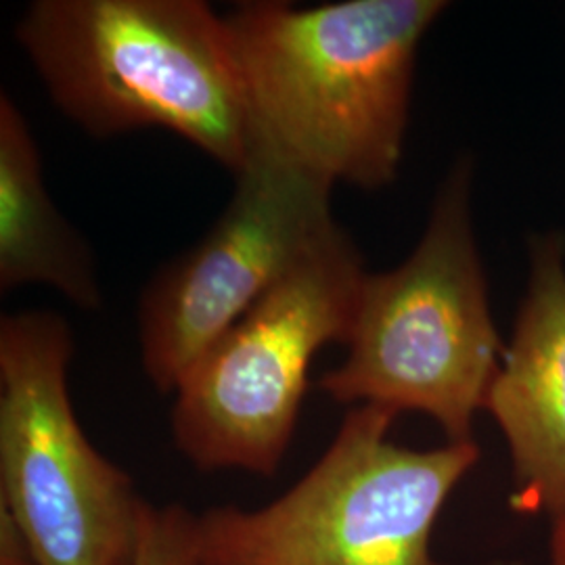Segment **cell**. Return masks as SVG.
<instances>
[{"mask_svg": "<svg viewBox=\"0 0 565 565\" xmlns=\"http://www.w3.org/2000/svg\"><path fill=\"white\" fill-rule=\"evenodd\" d=\"M445 9L440 0L239 4L224 21L258 139L329 181H394L417 49Z\"/></svg>", "mask_w": 565, "mask_h": 565, "instance_id": "obj_1", "label": "cell"}, {"mask_svg": "<svg viewBox=\"0 0 565 565\" xmlns=\"http://www.w3.org/2000/svg\"><path fill=\"white\" fill-rule=\"evenodd\" d=\"M15 36L95 137L163 128L235 177L258 145L226 21L202 0H36Z\"/></svg>", "mask_w": 565, "mask_h": 565, "instance_id": "obj_2", "label": "cell"}, {"mask_svg": "<svg viewBox=\"0 0 565 565\" xmlns=\"http://www.w3.org/2000/svg\"><path fill=\"white\" fill-rule=\"evenodd\" d=\"M394 419L382 406H356L270 505L191 513L186 565H445L429 553L431 530L480 448L411 450L390 440Z\"/></svg>", "mask_w": 565, "mask_h": 565, "instance_id": "obj_3", "label": "cell"}, {"mask_svg": "<svg viewBox=\"0 0 565 565\" xmlns=\"http://www.w3.org/2000/svg\"><path fill=\"white\" fill-rule=\"evenodd\" d=\"M345 345L343 364L319 380L329 398L417 411L443 425L450 443L471 440L507 348L490 317L467 163L446 179L411 258L364 277Z\"/></svg>", "mask_w": 565, "mask_h": 565, "instance_id": "obj_4", "label": "cell"}, {"mask_svg": "<svg viewBox=\"0 0 565 565\" xmlns=\"http://www.w3.org/2000/svg\"><path fill=\"white\" fill-rule=\"evenodd\" d=\"M364 277L356 245L335 224L186 371L174 390L172 434L191 463L277 473L310 363L327 343L348 340Z\"/></svg>", "mask_w": 565, "mask_h": 565, "instance_id": "obj_5", "label": "cell"}, {"mask_svg": "<svg viewBox=\"0 0 565 565\" xmlns=\"http://www.w3.org/2000/svg\"><path fill=\"white\" fill-rule=\"evenodd\" d=\"M70 327L49 310L0 321V511L36 565H137L147 501L84 436L67 392Z\"/></svg>", "mask_w": 565, "mask_h": 565, "instance_id": "obj_6", "label": "cell"}, {"mask_svg": "<svg viewBox=\"0 0 565 565\" xmlns=\"http://www.w3.org/2000/svg\"><path fill=\"white\" fill-rule=\"evenodd\" d=\"M331 186L317 170L258 139L223 216L142 294V366L160 392H174L335 226Z\"/></svg>", "mask_w": 565, "mask_h": 565, "instance_id": "obj_7", "label": "cell"}, {"mask_svg": "<svg viewBox=\"0 0 565 565\" xmlns=\"http://www.w3.org/2000/svg\"><path fill=\"white\" fill-rule=\"evenodd\" d=\"M484 408L511 448L518 480L511 507L565 522V247L557 237L532 247L515 335Z\"/></svg>", "mask_w": 565, "mask_h": 565, "instance_id": "obj_8", "label": "cell"}, {"mask_svg": "<svg viewBox=\"0 0 565 565\" xmlns=\"http://www.w3.org/2000/svg\"><path fill=\"white\" fill-rule=\"evenodd\" d=\"M30 282L57 289L84 310L102 306L93 252L51 202L20 107L0 95V287Z\"/></svg>", "mask_w": 565, "mask_h": 565, "instance_id": "obj_9", "label": "cell"}, {"mask_svg": "<svg viewBox=\"0 0 565 565\" xmlns=\"http://www.w3.org/2000/svg\"><path fill=\"white\" fill-rule=\"evenodd\" d=\"M189 511L179 505H145L137 565H186Z\"/></svg>", "mask_w": 565, "mask_h": 565, "instance_id": "obj_10", "label": "cell"}, {"mask_svg": "<svg viewBox=\"0 0 565 565\" xmlns=\"http://www.w3.org/2000/svg\"><path fill=\"white\" fill-rule=\"evenodd\" d=\"M0 565H36L13 522L0 511Z\"/></svg>", "mask_w": 565, "mask_h": 565, "instance_id": "obj_11", "label": "cell"}, {"mask_svg": "<svg viewBox=\"0 0 565 565\" xmlns=\"http://www.w3.org/2000/svg\"><path fill=\"white\" fill-rule=\"evenodd\" d=\"M551 557H553V565H565V522L555 524L553 541H551Z\"/></svg>", "mask_w": 565, "mask_h": 565, "instance_id": "obj_12", "label": "cell"}]
</instances>
